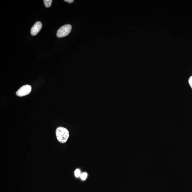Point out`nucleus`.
<instances>
[{
	"mask_svg": "<svg viewBox=\"0 0 192 192\" xmlns=\"http://www.w3.org/2000/svg\"><path fill=\"white\" fill-rule=\"evenodd\" d=\"M56 134L58 141L62 143L67 142L69 136V131L63 127H58L56 131Z\"/></svg>",
	"mask_w": 192,
	"mask_h": 192,
	"instance_id": "obj_1",
	"label": "nucleus"
},
{
	"mask_svg": "<svg viewBox=\"0 0 192 192\" xmlns=\"http://www.w3.org/2000/svg\"><path fill=\"white\" fill-rule=\"evenodd\" d=\"M72 28V26L69 24H66L61 27L57 32V37L61 38L68 35L71 32Z\"/></svg>",
	"mask_w": 192,
	"mask_h": 192,
	"instance_id": "obj_2",
	"label": "nucleus"
},
{
	"mask_svg": "<svg viewBox=\"0 0 192 192\" xmlns=\"http://www.w3.org/2000/svg\"><path fill=\"white\" fill-rule=\"evenodd\" d=\"M31 91V86L29 85H25L21 87L16 92L18 97H22L29 95Z\"/></svg>",
	"mask_w": 192,
	"mask_h": 192,
	"instance_id": "obj_3",
	"label": "nucleus"
},
{
	"mask_svg": "<svg viewBox=\"0 0 192 192\" xmlns=\"http://www.w3.org/2000/svg\"><path fill=\"white\" fill-rule=\"evenodd\" d=\"M42 24L40 21L36 22L32 27L31 30V34L32 36H35L42 29Z\"/></svg>",
	"mask_w": 192,
	"mask_h": 192,
	"instance_id": "obj_4",
	"label": "nucleus"
},
{
	"mask_svg": "<svg viewBox=\"0 0 192 192\" xmlns=\"http://www.w3.org/2000/svg\"><path fill=\"white\" fill-rule=\"evenodd\" d=\"M44 4L45 6L47 8H49L51 6L52 0H44Z\"/></svg>",
	"mask_w": 192,
	"mask_h": 192,
	"instance_id": "obj_5",
	"label": "nucleus"
},
{
	"mask_svg": "<svg viewBox=\"0 0 192 192\" xmlns=\"http://www.w3.org/2000/svg\"><path fill=\"white\" fill-rule=\"evenodd\" d=\"M88 174L86 173H83L80 175L81 179L83 180H85L86 179L87 177Z\"/></svg>",
	"mask_w": 192,
	"mask_h": 192,
	"instance_id": "obj_6",
	"label": "nucleus"
},
{
	"mask_svg": "<svg viewBox=\"0 0 192 192\" xmlns=\"http://www.w3.org/2000/svg\"><path fill=\"white\" fill-rule=\"evenodd\" d=\"M75 177H79V176L81 175H80V170L79 169H77L75 170Z\"/></svg>",
	"mask_w": 192,
	"mask_h": 192,
	"instance_id": "obj_7",
	"label": "nucleus"
},
{
	"mask_svg": "<svg viewBox=\"0 0 192 192\" xmlns=\"http://www.w3.org/2000/svg\"><path fill=\"white\" fill-rule=\"evenodd\" d=\"M189 83L190 86H191L192 89V76L190 77L189 79Z\"/></svg>",
	"mask_w": 192,
	"mask_h": 192,
	"instance_id": "obj_8",
	"label": "nucleus"
},
{
	"mask_svg": "<svg viewBox=\"0 0 192 192\" xmlns=\"http://www.w3.org/2000/svg\"><path fill=\"white\" fill-rule=\"evenodd\" d=\"M64 1L66 2H68L69 3H71L73 2V1H74L73 0H65Z\"/></svg>",
	"mask_w": 192,
	"mask_h": 192,
	"instance_id": "obj_9",
	"label": "nucleus"
}]
</instances>
